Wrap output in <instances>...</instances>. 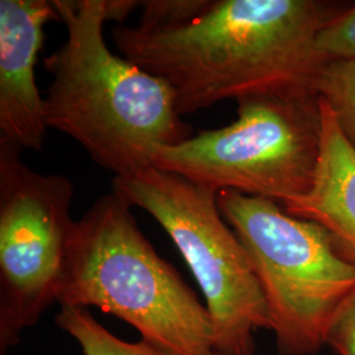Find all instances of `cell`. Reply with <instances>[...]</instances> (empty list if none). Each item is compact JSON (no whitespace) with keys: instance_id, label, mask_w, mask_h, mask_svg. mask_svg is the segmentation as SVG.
<instances>
[{"instance_id":"30bf717a","label":"cell","mask_w":355,"mask_h":355,"mask_svg":"<svg viewBox=\"0 0 355 355\" xmlns=\"http://www.w3.org/2000/svg\"><path fill=\"white\" fill-rule=\"evenodd\" d=\"M55 324L76 340L83 355H167L144 340L130 343L117 338L98 322L89 308L61 306Z\"/></svg>"},{"instance_id":"ba28073f","label":"cell","mask_w":355,"mask_h":355,"mask_svg":"<svg viewBox=\"0 0 355 355\" xmlns=\"http://www.w3.org/2000/svg\"><path fill=\"white\" fill-rule=\"evenodd\" d=\"M60 19L53 1L0 0V139L40 152L48 132L36 83L44 26Z\"/></svg>"},{"instance_id":"3957f363","label":"cell","mask_w":355,"mask_h":355,"mask_svg":"<svg viewBox=\"0 0 355 355\" xmlns=\"http://www.w3.org/2000/svg\"><path fill=\"white\" fill-rule=\"evenodd\" d=\"M132 205L101 196L70 234L57 293L61 306H96L167 355H214L207 306L142 234Z\"/></svg>"},{"instance_id":"9a60e30c","label":"cell","mask_w":355,"mask_h":355,"mask_svg":"<svg viewBox=\"0 0 355 355\" xmlns=\"http://www.w3.org/2000/svg\"><path fill=\"white\" fill-rule=\"evenodd\" d=\"M141 1L130 0H107V16L108 20L123 21L127 19L128 15L132 12Z\"/></svg>"},{"instance_id":"7c38bea8","label":"cell","mask_w":355,"mask_h":355,"mask_svg":"<svg viewBox=\"0 0 355 355\" xmlns=\"http://www.w3.org/2000/svg\"><path fill=\"white\" fill-rule=\"evenodd\" d=\"M211 0H144L140 23L141 32H162L187 26L207 11Z\"/></svg>"},{"instance_id":"6da1fadb","label":"cell","mask_w":355,"mask_h":355,"mask_svg":"<svg viewBox=\"0 0 355 355\" xmlns=\"http://www.w3.org/2000/svg\"><path fill=\"white\" fill-rule=\"evenodd\" d=\"M347 6L329 0H211L187 26L112 29L123 57L171 87L179 114L257 95L315 92L321 28Z\"/></svg>"},{"instance_id":"2e32d148","label":"cell","mask_w":355,"mask_h":355,"mask_svg":"<svg viewBox=\"0 0 355 355\" xmlns=\"http://www.w3.org/2000/svg\"><path fill=\"white\" fill-rule=\"evenodd\" d=\"M214 355H224V354H218V353H215Z\"/></svg>"},{"instance_id":"5bb4252c","label":"cell","mask_w":355,"mask_h":355,"mask_svg":"<svg viewBox=\"0 0 355 355\" xmlns=\"http://www.w3.org/2000/svg\"><path fill=\"white\" fill-rule=\"evenodd\" d=\"M327 345L337 355H355V291L343 302L333 320Z\"/></svg>"},{"instance_id":"52a82bcc","label":"cell","mask_w":355,"mask_h":355,"mask_svg":"<svg viewBox=\"0 0 355 355\" xmlns=\"http://www.w3.org/2000/svg\"><path fill=\"white\" fill-rule=\"evenodd\" d=\"M0 139V353L20 343L53 303L76 225L73 183L26 166Z\"/></svg>"},{"instance_id":"5b68a950","label":"cell","mask_w":355,"mask_h":355,"mask_svg":"<svg viewBox=\"0 0 355 355\" xmlns=\"http://www.w3.org/2000/svg\"><path fill=\"white\" fill-rule=\"evenodd\" d=\"M112 191L146 211L175 243L203 292L215 353L254 355L255 330H271L270 311L252 261L218 208V192L155 166L114 177Z\"/></svg>"},{"instance_id":"8fae6325","label":"cell","mask_w":355,"mask_h":355,"mask_svg":"<svg viewBox=\"0 0 355 355\" xmlns=\"http://www.w3.org/2000/svg\"><path fill=\"white\" fill-rule=\"evenodd\" d=\"M315 89L355 150V60L324 62L318 70Z\"/></svg>"},{"instance_id":"8992f818","label":"cell","mask_w":355,"mask_h":355,"mask_svg":"<svg viewBox=\"0 0 355 355\" xmlns=\"http://www.w3.org/2000/svg\"><path fill=\"white\" fill-rule=\"evenodd\" d=\"M237 104L233 123L162 148L152 166L217 192L277 203L305 195L321 148L318 94L257 95Z\"/></svg>"},{"instance_id":"277c9868","label":"cell","mask_w":355,"mask_h":355,"mask_svg":"<svg viewBox=\"0 0 355 355\" xmlns=\"http://www.w3.org/2000/svg\"><path fill=\"white\" fill-rule=\"evenodd\" d=\"M217 204L249 255L266 297L280 355H315L355 291V263L328 230L277 202L220 191Z\"/></svg>"},{"instance_id":"9c48e42d","label":"cell","mask_w":355,"mask_h":355,"mask_svg":"<svg viewBox=\"0 0 355 355\" xmlns=\"http://www.w3.org/2000/svg\"><path fill=\"white\" fill-rule=\"evenodd\" d=\"M321 148L309 191L287 200L288 215L327 229L338 250L355 263V150L343 137L329 107L318 98Z\"/></svg>"},{"instance_id":"7a4b0ae2","label":"cell","mask_w":355,"mask_h":355,"mask_svg":"<svg viewBox=\"0 0 355 355\" xmlns=\"http://www.w3.org/2000/svg\"><path fill=\"white\" fill-rule=\"evenodd\" d=\"M66 26L61 48L44 60L53 80L46 125L78 142L95 164L123 177L153 165L158 150L192 136L171 87L110 51L107 0H53Z\"/></svg>"},{"instance_id":"4fadbf2b","label":"cell","mask_w":355,"mask_h":355,"mask_svg":"<svg viewBox=\"0 0 355 355\" xmlns=\"http://www.w3.org/2000/svg\"><path fill=\"white\" fill-rule=\"evenodd\" d=\"M315 48L322 64L355 60V4L347 6L321 28Z\"/></svg>"}]
</instances>
